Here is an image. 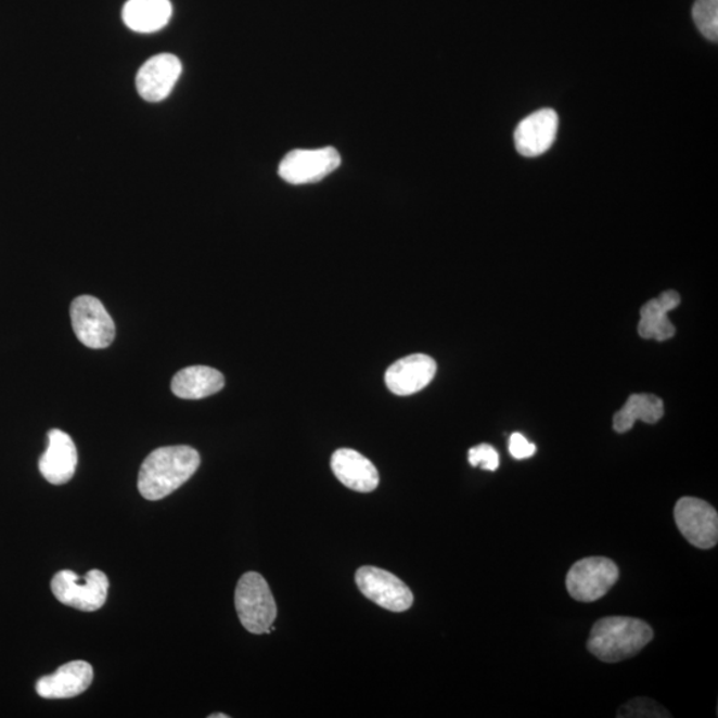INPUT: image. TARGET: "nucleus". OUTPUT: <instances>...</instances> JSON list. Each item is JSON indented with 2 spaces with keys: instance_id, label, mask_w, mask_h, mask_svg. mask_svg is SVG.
Masks as SVG:
<instances>
[{
  "instance_id": "obj_20",
  "label": "nucleus",
  "mask_w": 718,
  "mask_h": 718,
  "mask_svg": "<svg viewBox=\"0 0 718 718\" xmlns=\"http://www.w3.org/2000/svg\"><path fill=\"white\" fill-rule=\"evenodd\" d=\"M698 31L710 42L718 40V0H696L692 10Z\"/></svg>"
},
{
  "instance_id": "obj_1",
  "label": "nucleus",
  "mask_w": 718,
  "mask_h": 718,
  "mask_svg": "<svg viewBox=\"0 0 718 718\" xmlns=\"http://www.w3.org/2000/svg\"><path fill=\"white\" fill-rule=\"evenodd\" d=\"M200 466V454L190 446L161 447L141 464L138 487L146 500H161L190 480Z\"/></svg>"
},
{
  "instance_id": "obj_16",
  "label": "nucleus",
  "mask_w": 718,
  "mask_h": 718,
  "mask_svg": "<svg viewBox=\"0 0 718 718\" xmlns=\"http://www.w3.org/2000/svg\"><path fill=\"white\" fill-rule=\"evenodd\" d=\"M681 303L680 294L668 291L651 299L640 310L639 334L644 339L667 341L674 337L676 328L668 315Z\"/></svg>"
},
{
  "instance_id": "obj_2",
  "label": "nucleus",
  "mask_w": 718,
  "mask_h": 718,
  "mask_svg": "<svg viewBox=\"0 0 718 718\" xmlns=\"http://www.w3.org/2000/svg\"><path fill=\"white\" fill-rule=\"evenodd\" d=\"M652 639V628L645 621L610 616L594 623L587 649L600 662L619 663L638 655Z\"/></svg>"
},
{
  "instance_id": "obj_15",
  "label": "nucleus",
  "mask_w": 718,
  "mask_h": 718,
  "mask_svg": "<svg viewBox=\"0 0 718 718\" xmlns=\"http://www.w3.org/2000/svg\"><path fill=\"white\" fill-rule=\"evenodd\" d=\"M331 464L335 478L352 491L372 492L379 487V471L368 458L356 450L335 451Z\"/></svg>"
},
{
  "instance_id": "obj_22",
  "label": "nucleus",
  "mask_w": 718,
  "mask_h": 718,
  "mask_svg": "<svg viewBox=\"0 0 718 718\" xmlns=\"http://www.w3.org/2000/svg\"><path fill=\"white\" fill-rule=\"evenodd\" d=\"M469 462L473 467L496 471L499 467L500 459L498 451L491 445L482 444L469 451Z\"/></svg>"
},
{
  "instance_id": "obj_19",
  "label": "nucleus",
  "mask_w": 718,
  "mask_h": 718,
  "mask_svg": "<svg viewBox=\"0 0 718 718\" xmlns=\"http://www.w3.org/2000/svg\"><path fill=\"white\" fill-rule=\"evenodd\" d=\"M664 415L662 398L653 394H632L626 405L614 416V429L624 434L632 429L636 421L655 425Z\"/></svg>"
},
{
  "instance_id": "obj_3",
  "label": "nucleus",
  "mask_w": 718,
  "mask_h": 718,
  "mask_svg": "<svg viewBox=\"0 0 718 718\" xmlns=\"http://www.w3.org/2000/svg\"><path fill=\"white\" fill-rule=\"evenodd\" d=\"M235 611L246 631L269 634L273 631L277 605L267 580L257 573L241 576L234 594Z\"/></svg>"
},
{
  "instance_id": "obj_9",
  "label": "nucleus",
  "mask_w": 718,
  "mask_h": 718,
  "mask_svg": "<svg viewBox=\"0 0 718 718\" xmlns=\"http://www.w3.org/2000/svg\"><path fill=\"white\" fill-rule=\"evenodd\" d=\"M356 581L364 597L387 611L405 612L414 603L410 588L388 570L362 567L357 570Z\"/></svg>"
},
{
  "instance_id": "obj_17",
  "label": "nucleus",
  "mask_w": 718,
  "mask_h": 718,
  "mask_svg": "<svg viewBox=\"0 0 718 718\" xmlns=\"http://www.w3.org/2000/svg\"><path fill=\"white\" fill-rule=\"evenodd\" d=\"M172 16L169 0H128L123 9V21L134 33H156L168 25Z\"/></svg>"
},
{
  "instance_id": "obj_18",
  "label": "nucleus",
  "mask_w": 718,
  "mask_h": 718,
  "mask_svg": "<svg viewBox=\"0 0 718 718\" xmlns=\"http://www.w3.org/2000/svg\"><path fill=\"white\" fill-rule=\"evenodd\" d=\"M226 380L219 370L191 367L180 370L172 380V392L182 399H203L219 393Z\"/></svg>"
},
{
  "instance_id": "obj_12",
  "label": "nucleus",
  "mask_w": 718,
  "mask_h": 718,
  "mask_svg": "<svg viewBox=\"0 0 718 718\" xmlns=\"http://www.w3.org/2000/svg\"><path fill=\"white\" fill-rule=\"evenodd\" d=\"M437 374V363L426 355H411L398 359L388 368L385 381L388 390L397 396H411L425 388Z\"/></svg>"
},
{
  "instance_id": "obj_21",
  "label": "nucleus",
  "mask_w": 718,
  "mask_h": 718,
  "mask_svg": "<svg viewBox=\"0 0 718 718\" xmlns=\"http://www.w3.org/2000/svg\"><path fill=\"white\" fill-rule=\"evenodd\" d=\"M619 717H669L668 711L650 698H636L624 705Z\"/></svg>"
},
{
  "instance_id": "obj_5",
  "label": "nucleus",
  "mask_w": 718,
  "mask_h": 718,
  "mask_svg": "<svg viewBox=\"0 0 718 718\" xmlns=\"http://www.w3.org/2000/svg\"><path fill=\"white\" fill-rule=\"evenodd\" d=\"M619 580V568L608 557L581 559L570 567L567 590L570 598L581 603H592L607 594Z\"/></svg>"
},
{
  "instance_id": "obj_7",
  "label": "nucleus",
  "mask_w": 718,
  "mask_h": 718,
  "mask_svg": "<svg viewBox=\"0 0 718 718\" xmlns=\"http://www.w3.org/2000/svg\"><path fill=\"white\" fill-rule=\"evenodd\" d=\"M341 166V155L333 146L318 150H296L282 158L280 178L293 185L313 184L325 179Z\"/></svg>"
},
{
  "instance_id": "obj_24",
  "label": "nucleus",
  "mask_w": 718,
  "mask_h": 718,
  "mask_svg": "<svg viewBox=\"0 0 718 718\" xmlns=\"http://www.w3.org/2000/svg\"><path fill=\"white\" fill-rule=\"evenodd\" d=\"M209 717L210 718H228L229 716L219 714V715H210Z\"/></svg>"
},
{
  "instance_id": "obj_14",
  "label": "nucleus",
  "mask_w": 718,
  "mask_h": 718,
  "mask_svg": "<svg viewBox=\"0 0 718 718\" xmlns=\"http://www.w3.org/2000/svg\"><path fill=\"white\" fill-rule=\"evenodd\" d=\"M92 680L91 664L84 661L70 662L57 668L54 675L39 679L37 692L43 698H73L85 693L91 687Z\"/></svg>"
},
{
  "instance_id": "obj_13",
  "label": "nucleus",
  "mask_w": 718,
  "mask_h": 718,
  "mask_svg": "<svg viewBox=\"0 0 718 718\" xmlns=\"http://www.w3.org/2000/svg\"><path fill=\"white\" fill-rule=\"evenodd\" d=\"M76 466H78V450L73 438L62 429H51L47 450L39 459L40 474L51 485H64L73 479Z\"/></svg>"
},
{
  "instance_id": "obj_23",
  "label": "nucleus",
  "mask_w": 718,
  "mask_h": 718,
  "mask_svg": "<svg viewBox=\"0 0 718 718\" xmlns=\"http://www.w3.org/2000/svg\"><path fill=\"white\" fill-rule=\"evenodd\" d=\"M509 450L512 457L521 461V459L531 458L537 452V446L529 443L525 435L514 433L509 440Z\"/></svg>"
},
{
  "instance_id": "obj_8",
  "label": "nucleus",
  "mask_w": 718,
  "mask_h": 718,
  "mask_svg": "<svg viewBox=\"0 0 718 718\" xmlns=\"http://www.w3.org/2000/svg\"><path fill=\"white\" fill-rule=\"evenodd\" d=\"M675 521L682 537L697 549H714L718 540V515L705 500L685 497L676 503Z\"/></svg>"
},
{
  "instance_id": "obj_4",
  "label": "nucleus",
  "mask_w": 718,
  "mask_h": 718,
  "mask_svg": "<svg viewBox=\"0 0 718 718\" xmlns=\"http://www.w3.org/2000/svg\"><path fill=\"white\" fill-rule=\"evenodd\" d=\"M110 581L102 570L92 569L81 578L74 570H61L51 581L52 593L64 605L93 612L107 602Z\"/></svg>"
},
{
  "instance_id": "obj_10",
  "label": "nucleus",
  "mask_w": 718,
  "mask_h": 718,
  "mask_svg": "<svg viewBox=\"0 0 718 718\" xmlns=\"http://www.w3.org/2000/svg\"><path fill=\"white\" fill-rule=\"evenodd\" d=\"M182 70L179 57L161 54L150 59L139 69L137 87L146 102H162L178 84Z\"/></svg>"
},
{
  "instance_id": "obj_6",
  "label": "nucleus",
  "mask_w": 718,
  "mask_h": 718,
  "mask_svg": "<svg viewBox=\"0 0 718 718\" xmlns=\"http://www.w3.org/2000/svg\"><path fill=\"white\" fill-rule=\"evenodd\" d=\"M76 337L91 349H105L115 339V323L97 297L80 296L70 305Z\"/></svg>"
},
{
  "instance_id": "obj_11",
  "label": "nucleus",
  "mask_w": 718,
  "mask_h": 718,
  "mask_svg": "<svg viewBox=\"0 0 718 718\" xmlns=\"http://www.w3.org/2000/svg\"><path fill=\"white\" fill-rule=\"evenodd\" d=\"M559 117L553 110H540L520 123L515 131V145L522 156L544 155L555 143Z\"/></svg>"
}]
</instances>
